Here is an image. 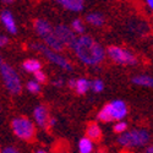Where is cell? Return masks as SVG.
<instances>
[{"mask_svg":"<svg viewBox=\"0 0 153 153\" xmlns=\"http://www.w3.org/2000/svg\"><path fill=\"white\" fill-rule=\"evenodd\" d=\"M54 33L65 47L71 48L74 42L76 41V33L71 30V27L66 26V25H58V26H55Z\"/></svg>","mask_w":153,"mask_h":153,"instance_id":"8","label":"cell"},{"mask_svg":"<svg viewBox=\"0 0 153 153\" xmlns=\"http://www.w3.org/2000/svg\"><path fill=\"white\" fill-rule=\"evenodd\" d=\"M145 153H153V145L149 146V147H147V149L145 151Z\"/></svg>","mask_w":153,"mask_h":153,"instance_id":"31","label":"cell"},{"mask_svg":"<svg viewBox=\"0 0 153 153\" xmlns=\"http://www.w3.org/2000/svg\"><path fill=\"white\" fill-rule=\"evenodd\" d=\"M68 85H69L70 88H74V86H75V80H74V79H72V80H69Z\"/></svg>","mask_w":153,"mask_h":153,"instance_id":"30","label":"cell"},{"mask_svg":"<svg viewBox=\"0 0 153 153\" xmlns=\"http://www.w3.org/2000/svg\"><path fill=\"white\" fill-rule=\"evenodd\" d=\"M33 26H34V31L37 32V34L42 39L53 32V26L47 20H44V19H37V20H34Z\"/></svg>","mask_w":153,"mask_h":153,"instance_id":"11","label":"cell"},{"mask_svg":"<svg viewBox=\"0 0 153 153\" xmlns=\"http://www.w3.org/2000/svg\"><path fill=\"white\" fill-rule=\"evenodd\" d=\"M71 49L74 50L75 55L79 58V60L88 66L99 65L107 56L105 50L102 47V44L87 34L76 37V41L74 42Z\"/></svg>","mask_w":153,"mask_h":153,"instance_id":"1","label":"cell"},{"mask_svg":"<svg viewBox=\"0 0 153 153\" xmlns=\"http://www.w3.org/2000/svg\"><path fill=\"white\" fill-rule=\"evenodd\" d=\"M33 118L36 124L42 127V129H45L48 127V120H49V111L44 105H38L34 108L33 110Z\"/></svg>","mask_w":153,"mask_h":153,"instance_id":"9","label":"cell"},{"mask_svg":"<svg viewBox=\"0 0 153 153\" xmlns=\"http://www.w3.org/2000/svg\"><path fill=\"white\" fill-rule=\"evenodd\" d=\"M53 85H54L55 87H62V85H64V80H62V79H58V80L53 81Z\"/></svg>","mask_w":153,"mask_h":153,"instance_id":"28","label":"cell"},{"mask_svg":"<svg viewBox=\"0 0 153 153\" xmlns=\"http://www.w3.org/2000/svg\"><path fill=\"white\" fill-rule=\"evenodd\" d=\"M71 30L76 34H83V32H85V23H83V21L80 20V19H75L71 22Z\"/></svg>","mask_w":153,"mask_h":153,"instance_id":"20","label":"cell"},{"mask_svg":"<svg viewBox=\"0 0 153 153\" xmlns=\"http://www.w3.org/2000/svg\"><path fill=\"white\" fill-rule=\"evenodd\" d=\"M56 125V119L55 118H52L49 117V120H48V127H53Z\"/></svg>","mask_w":153,"mask_h":153,"instance_id":"27","label":"cell"},{"mask_svg":"<svg viewBox=\"0 0 153 153\" xmlns=\"http://www.w3.org/2000/svg\"><path fill=\"white\" fill-rule=\"evenodd\" d=\"M31 48L33 50H36V52L41 53L48 61H50L52 64H54V65L61 68L62 70L65 71H72V65L71 62L64 56L60 54V52H55V50L48 48L45 44H42V43H33L31 45Z\"/></svg>","mask_w":153,"mask_h":153,"instance_id":"4","label":"cell"},{"mask_svg":"<svg viewBox=\"0 0 153 153\" xmlns=\"http://www.w3.org/2000/svg\"><path fill=\"white\" fill-rule=\"evenodd\" d=\"M105 54L111 61H114L115 64H119V65L135 66L138 62L136 55L132 52H130V50H127L125 48L118 47V45L108 47L105 50Z\"/></svg>","mask_w":153,"mask_h":153,"instance_id":"7","label":"cell"},{"mask_svg":"<svg viewBox=\"0 0 153 153\" xmlns=\"http://www.w3.org/2000/svg\"><path fill=\"white\" fill-rule=\"evenodd\" d=\"M86 21L87 23H90L91 26H94V27H102L105 22L104 16L99 14V12H91V14H88L86 16Z\"/></svg>","mask_w":153,"mask_h":153,"instance_id":"16","label":"cell"},{"mask_svg":"<svg viewBox=\"0 0 153 153\" xmlns=\"http://www.w3.org/2000/svg\"><path fill=\"white\" fill-rule=\"evenodd\" d=\"M91 88H92V91L94 92V93H99V92H102L104 90V82L102 81V80H93L92 82H91Z\"/></svg>","mask_w":153,"mask_h":153,"instance_id":"23","label":"cell"},{"mask_svg":"<svg viewBox=\"0 0 153 153\" xmlns=\"http://www.w3.org/2000/svg\"><path fill=\"white\" fill-rule=\"evenodd\" d=\"M0 20H1V22L5 26V28L7 30V32H10L11 34L17 33V25H16L14 15L11 14V11H9V10L1 11V14H0Z\"/></svg>","mask_w":153,"mask_h":153,"instance_id":"10","label":"cell"},{"mask_svg":"<svg viewBox=\"0 0 153 153\" xmlns=\"http://www.w3.org/2000/svg\"><path fill=\"white\" fill-rule=\"evenodd\" d=\"M113 130L115 134H123L127 130V124L124 121V120H118L115 124H114V127H113Z\"/></svg>","mask_w":153,"mask_h":153,"instance_id":"22","label":"cell"},{"mask_svg":"<svg viewBox=\"0 0 153 153\" xmlns=\"http://www.w3.org/2000/svg\"><path fill=\"white\" fill-rule=\"evenodd\" d=\"M86 136L88 138H91L92 141H99L102 138V130L98 124H94V123H91L90 125L87 126V130H86Z\"/></svg>","mask_w":153,"mask_h":153,"instance_id":"14","label":"cell"},{"mask_svg":"<svg viewBox=\"0 0 153 153\" xmlns=\"http://www.w3.org/2000/svg\"><path fill=\"white\" fill-rule=\"evenodd\" d=\"M22 68H23V70L26 71V72L34 74L36 71L41 70L42 64H41L39 60H37V59H27V60H25V61H23Z\"/></svg>","mask_w":153,"mask_h":153,"instance_id":"17","label":"cell"},{"mask_svg":"<svg viewBox=\"0 0 153 153\" xmlns=\"http://www.w3.org/2000/svg\"><path fill=\"white\" fill-rule=\"evenodd\" d=\"M1 62H3V60H1V58H0V65H1Z\"/></svg>","mask_w":153,"mask_h":153,"instance_id":"34","label":"cell"},{"mask_svg":"<svg viewBox=\"0 0 153 153\" xmlns=\"http://www.w3.org/2000/svg\"><path fill=\"white\" fill-rule=\"evenodd\" d=\"M91 88V81H88L87 79H77L75 80V86L74 90L76 91L77 94H86Z\"/></svg>","mask_w":153,"mask_h":153,"instance_id":"15","label":"cell"},{"mask_svg":"<svg viewBox=\"0 0 153 153\" xmlns=\"http://www.w3.org/2000/svg\"><path fill=\"white\" fill-rule=\"evenodd\" d=\"M1 3H4V4H12L15 1V0H0Z\"/></svg>","mask_w":153,"mask_h":153,"instance_id":"32","label":"cell"},{"mask_svg":"<svg viewBox=\"0 0 153 153\" xmlns=\"http://www.w3.org/2000/svg\"><path fill=\"white\" fill-rule=\"evenodd\" d=\"M0 153H19V151L15 147H6V148H4Z\"/></svg>","mask_w":153,"mask_h":153,"instance_id":"25","label":"cell"},{"mask_svg":"<svg viewBox=\"0 0 153 153\" xmlns=\"http://www.w3.org/2000/svg\"><path fill=\"white\" fill-rule=\"evenodd\" d=\"M93 141L88 137H83L79 142V152L80 153H92L93 152Z\"/></svg>","mask_w":153,"mask_h":153,"instance_id":"19","label":"cell"},{"mask_svg":"<svg viewBox=\"0 0 153 153\" xmlns=\"http://www.w3.org/2000/svg\"><path fill=\"white\" fill-rule=\"evenodd\" d=\"M126 114H127V107L125 102L117 99L102 108L97 114V119L102 123L118 121V120H123L126 117Z\"/></svg>","mask_w":153,"mask_h":153,"instance_id":"2","label":"cell"},{"mask_svg":"<svg viewBox=\"0 0 153 153\" xmlns=\"http://www.w3.org/2000/svg\"><path fill=\"white\" fill-rule=\"evenodd\" d=\"M11 129L15 136L23 141H31L36 136V124L26 117H17L12 119Z\"/></svg>","mask_w":153,"mask_h":153,"instance_id":"5","label":"cell"},{"mask_svg":"<svg viewBox=\"0 0 153 153\" xmlns=\"http://www.w3.org/2000/svg\"><path fill=\"white\" fill-rule=\"evenodd\" d=\"M0 75L4 82V86L11 94H20L22 91V85L20 76L16 72V70L10 66L6 62H1L0 65Z\"/></svg>","mask_w":153,"mask_h":153,"instance_id":"6","label":"cell"},{"mask_svg":"<svg viewBox=\"0 0 153 153\" xmlns=\"http://www.w3.org/2000/svg\"><path fill=\"white\" fill-rule=\"evenodd\" d=\"M36 153H47L45 151H43V149H39V151H37Z\"/></svg>","mask_w":153,"mask_h":153,"instance_id":"33","label":"cell"},{"mask_svg":"<svg viewBox=\"0 0 153 153\" xmlns=\"http://www.w3.org/2000/svg\"><path fill=\"white\" fill-rule=\"evenodd\" d=\"M26 88L27 91L32 94H37L41 92V83H38L36 80H32V81H28L27 85H26Z\"/></svg>","mask_w":153,"mask_h":153,"instance_id":"21","label":"cell"},{"mask_svg":"<svg viewBox=\"0 0 153 153\" xmlns=\"http://www.w3.org/2000/svg\"><path fill=\"white\" fill-rule=\"evenodd\" d=\"M146 3H147V5H148V7L153 11V0H146Z\"/></svg>","mask_w":153,"mask_h":153,"instance_id":"29","label":"cell"},{"mask_svg":"<svg viewBox=\"0 0 153 153\" xmlns=\"http://www.w3.org/2000/svg\"><path fill=\"white\" fill-rule=\"evenodd\" d=\"M56 1L69 11L80 12L85 7V0H56Z\"/></svg>","mask_w":153,"mask_h":153,"instance_id":"13","label":"cell"},{"mask_svg":"<svg viewBox=\"0 0 153 153\" xmlns=\"http://www.w3.org/2000/svg\"><path fill=\"white\" fill-rule=\"evenodd\" d=\"M134 85L141 86V87H149L153 88V76H147V75H137L132 79Z\"/></svg>","mask_w":153,"mask_h":153,"instance_id":"18","label":"cell"},{"mask_svg":"<svg viewBox=\"0 0 153 153\" xmlns=\"http://www.w3.org/2000/svg\"><path fill=\"white\" fill-rule=\"evenodd\" d=\"M43 42H44V44L48 48L55 50V52H62L64 48H65V45L62 44V42L59 39V38L56 37V34L54 33V28H53V32L50 33L49 36L43 38Z\"/></svg>","mask_w":153,"mask_h":153,"instance_id":"12","label":"cell"},{"mask_svg":"<svg viewBox=\"0 0 153 153\" xmlns=\"http://www.w3.org/2000/svg\"><path fill=\"white\" fill-rule=\"evenodd\" d=\"M33 75H34V80H36L38 83L43 85V83H45V82H47V75H45V72H44V71L38 70V71H36Z\"/></svg>","mask_w":153,"mask_h":153,"instance_id":"24","label":"cell"},{"mask_svg":"<svg viewBox=\"0 0 153 153\" xmlns=\"http://www.w3.org/2000/svg\"><path fill=\"white\" fill-rule=\"evenodd\" d=\"M149 134L143 129H135L131 131H125L119 135L118 143L131 148V147H141L149 142Z\"/></svg>","mask_w":153,"mask_h":153,"instance_id":"3","label":"cell"},{"mask_svg":"<svg viewBox=\"0 0 153 153\" xmlns=\"http://www.w3.org/2000/svg\"><path fill=\"white\" fill-rule=\"evenodd\" d=\"M9 43V38L6 36H0V48L6 45Z\"/></svg>","mask_w":153,"mask_h":153,"instance_id":"26","label":"cell"}]
</instances>
